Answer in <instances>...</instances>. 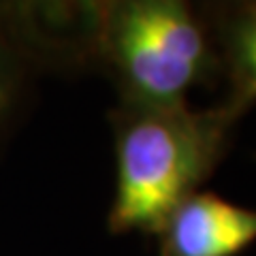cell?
<instances>
[{
    "label": "cell",
    "instance_id": "6da1fadb",
    "mask_svg": "<svg viewBox=\"0 0 256 256\" xmlns=\"http://www.w3.org/2000/svg\"><path fill=\"white\" fill-rule=\"evenodd\" d=\"M116 192L107 214L114 235H158L226 158L235 120L222 105H130L114 109Z\"/></svg>",
    "mask_w": 256,
    "mask_h": 256
},
{
    "label": "cell",
    "instance_id": "7a4b0ae2",
    "mask_svg": "<svg viewBox=\"0 0 256 256\" xmlns=\"http://www.w3.org/2000/svg\"><path fill=\"white\" fill-rule=\"evenodd\" d=\"M90 41L122 102L178 105L194 88L222 79L218 41L207 4L122 0L92 4Z\"/></svg>",
    "mask_w": 256,
    "mask_h": 256
},
{
    "label": "cell",
    "instance_id": "3957f363",
    "mask_svg": "<svg viewBox=\"0 0 256 256\" xmlns=\"http://www.w3.org/2000/svg\"><path fill=\"white\" fill-rule=\"evenodd\" d=\"M158 256H242L256 244V210L196 192L158 230Z\"/></svg>",
    "mask_w": 256,
    "mask_h": 256
},
{
    "label": "cell",
    "instance_id": "277c9868",
    "mask_svg": "<svg viewBox=\"0 0 256 256\" xmlns=\"http://www.w3.org/2000/svg\"><path fill=\"white\" fill-rule=\"evenodd\" d=\"M210 6L218 41L226 96L220 105L242 120L256 105V2H224Z\"/></svg>",
    "mask_w": 256,
    "mask_h": 256
},
{
    "label": "cell",
    "instance_id": "5b68a950",
    "mask_svg": "<svg viewBox=\"0 0 256 256\" xmlns=\"http://www.w3.org/2000/svg\"><path fill=\"white\" fill-rule=\"evenodd\" d=\"M20 62L6 41L0 36V122L11 111L20 88Z\"/></svg>",
    "mask_w": 256,
    "mask_h": 256
}]
</instances>
